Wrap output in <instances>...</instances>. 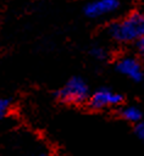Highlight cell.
<instances>
[{"mask_svg": "<svg viewBox=\"0 0 144 156\" xmlns=\"http://www.w3.org/2000/svg\"><path fill=\"white\" fill-rule=\"evenodd\" d=\"M117 69L122 74L129 77L133 80L138 82L143 78V71H142L139 62L132 57H124L120 60V62L117 63Z\"/></svg>", "mask_w": 144, "mask_h": 156, "instance_id": "5", "label": "cell"}, {"mask_svg": "<svg viewBox=\"0 0 144 156\" xmlns=\"http://www.w3.org/2000/svg\"><path fill=\"white\" fill-rule=\"evenodd\" d=\"M135 133H137L138 138L142 139V140L144 141V123H140V124L137 126V128H135Z\"/></svg>", "mask_w": 144, "mask_h": 156, "instance_id": "9", "label": "cell"}, {"mask_svg": "<svg viewBox=\"0 0 144 156\" xmlns=\"http://www.w3.org/2000/svg\"><path fill=\"white\" fill-rule=\"evenodd\" d=\"M59 99L67 104H81L84 102L89 96L88 85L79 77L71 78L57 94Z\"/></svg>", "mask_w": 144, "mask_h": 156, "instance_id": "2", "label": "cell"}, {"mask_svg": "<svg viewBox=\"0 0 144 156\" xmlns=\"http://www.w3.org/2000/svg\"><path fill=\"white\" fill-rule=\"evenodd\" d=\"M110 35L118 41L138 40L144 34V15L132 13L122 21L113 23L109 29Z\"/></svg>", "mask_w": 144, "mask_h": 156, "instance_id": "1", "label": "cell"}, {"mask_svg": "<svg viewBox=\"0 0 144 156\" xmlns=\"http://www.w3.org/2000/svg\"><path fill=\"white\" fill-rule=\"evenodd\" d=\"M122 101V96L117 93H112L107 89H100L95 91L90 98H89V105L90 107L95 110H100L107 106L117 105Z\"/></svg>", "mask_w": 144, "mask_h": 156, "instance_id": "3", "label": "cell"}, {"mask_svg": "<svg viewBox=\"0 0 144 156\" xmlns=\"http://www.w3.org/2000/svg\"><path fill=\"white\" fill-rule=\"evenodd\" d=\"M90 54L93 57H95L96 60H103L106 57V51L103 48H93L90 50Z\"/></svg>", "mask_w": 144, "mask_h": 156, "instance_id": "7", "label": "cell"}, {"mask_svg": "<svg viewBox=\"0 0 144 156\" xmlns=\"http://www.w3.org/2000/svg\"><path fill=\"white\" fill-rule=\"evenodd\" d=\"M122 117L129 122H138L142 117V112L139 111V108L134 106H129L122 110Z\"/></svg>", "mask_w": 144, "mask_h": 156, "instance_id": "6", "label": "cell"}, {"mask_svg": "<svg viewBox=\"0 0 144 156\" xmlns=\"http://www.w3.org/2000/svg\"><path fill=\"white\" fill-rule=\"evenodd\" d=\"M10 108V102L6 99H0V118H2Z\"/></svg>", "mask_w": 144, "mask_h": 156, "instance_id": "8", "label": "cell"}, {"mask_svg": "<svg viewBox=\"0 0 144 156\" xmlns=\"http://www.w3.org/2000/svg\"><path fill=\"white\" fill-rule=\"evenodd\" d=\"M137 46H138V50L144 55V34L137 40Z\"/></svg>", "mask_w": 144, "mask_h": 156, "instance_id": "10", "label": "cell"}, {"mask_svg": "<svg viewBox=\"0 0 144 156\" xmlns=\"http://www.w3.org/2000/svg\"><path fill=\"white\" fill-rule=\"evenodd\" d=\"M118 7L117 0H92L87 4L84 11L85 15L89 17H100L107 13L113 12Z\"/></svg>", "mask_w": 144, "mask_h": 156, "instance_id": "4", "label": "cell"}]
</instances>
